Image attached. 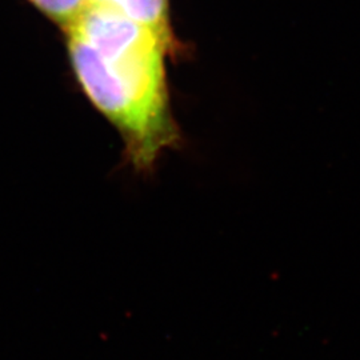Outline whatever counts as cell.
I'll return each instance as SVG.
<instances>
[{"instance_id":"1","label":"cell","mask_w":360,"mask_h":360,"mask_svg":"<svg viewBox=\"0 0 360 360\" xmlns=\"http://www.w3.org/2000/svg\"><path fill=\"white\" fill-rule=\"evenodd\" d=\"M77 79L92 103L114 123L126 142L129 166L148 175L165 150L179 143L169 110L166 51L104 59L89 44L68 37Z\"/></svg>"},{"instance_id":"2","label":"cell","mask_w":360,"mask_h":360,"mask_svg":"<svg viewBox=\"0 0 360 360\" xmlns=\"http://www.w3.org/2000/svg\"><path fill=\"white\" fill-rule=\"evenodd\" d=\"M115 8L134 22L154 31L174 49L168 0H92Z\"/></svg>"},{"instance_id":"3","label":"cell","mask_w":360,"mask_h":360,"mask_svg":"<svg viewBox=\"0 0 360 360\" xmlns=\"http://www.w3.org/2000/svg\"><path fill=\"white\" fill-rule=\"evenodd\" d=\"M55 22L65 27L86 6L87 0H31Z\"/></svg>"}]
</instances>
